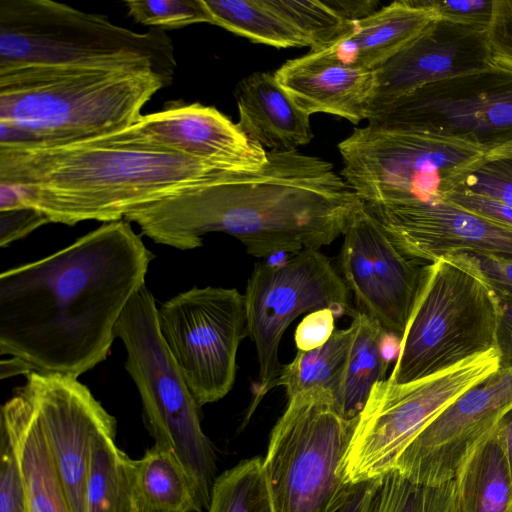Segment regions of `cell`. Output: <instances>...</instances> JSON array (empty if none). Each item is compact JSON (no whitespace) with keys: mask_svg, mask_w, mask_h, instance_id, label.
<instances>
[{"mask_svg":"<svg viewBox=\"0 0 512 512\" xmlns=\"http://www.w3.org/2000/svg\"><path fill=\"white\" fill-rule=\"evenodd\" d=\"M113 417L94 434L86 485V512H143L136 487L135 459L115 443Z\"/></svg>","mask_w":512,"mask_h":512,"instance_id":"obj_24","label":"cell"},{"mask_svg":"<svg viewBox=\"0 0 512 512\" xmlns=\"http://www.w3.org/2000/svg\"><path fill=\"white\" fill-rule=\"evenodd\" d=\"M77 379L32 371L21 387L35 410L71 512H86L92 438L113 416Z\"/></svg>","mask_w":512,"mask_h":512,"instance_id":"obj_16","label":"cell"},{"mask_svg":"<svg viewBox=\"0 0 512 512\" xmlns=\"http://www.w3.org/2000/svg\"><path fill=\"white\" fill-rule=\"evenodd\" d=\"M447 256L474 271L497 296L512 299V255L461 252Z\"/></svg>","mask_w":512,"mask_h":512,"instance_id":"obj_35","label":"cell"},{"mask_svg":"<svg viewBox=\"0 0 512 512\" xmlns=\"http://www.w3.org/2000/svg\"><path fill=\"white\" fill-rule=\"evenodd\" d=\"M25 65L142 67L166 86L177 66L164 30L135 32L52 0H0V69Z\"/></svg>","mask_w":512,"mask_h":512,"instance_id":"obj_5","label":"cell"},{"mask_svg":"<svg viewBox=\"0 0 512 512\" xmlns=\"http://www.w3.org/2000/svg\"><path fill=\"white\" fill-rule=\"evenodd\" d=\"M439 19L488 29L494 10V0H429Z\"/></svg>","mask_w":512,"mask_h":512,"instance_id":"obj_38","label":"cell"},{"mask_svg":"<svg viewBox=\"0 0 512 512\" xmlns=\"http://www.w3.org/2000/svg\"><path fill=\"white\" fill-rule=\"evenodd\" d=\"M355 425L327 390L288 398L263 460L274 512H332L341 503L351 484L338 471Z\"/></svg>","mask_w":512,"mask_h":512,"instance_id":"obj_9","label":"cell"},{"mask_svg":"<svg viewBox=\"0 0 512 512\" xmlns=\"http://www.w3.org/2000/svg\"><path fill=\"white\" fill-rule=\"evenodd\" d=\"M371 512H461V508L454 479L424 485L392 470L381 477Z\"/></svg>","mask_w":512,"mask_h":512,"instance_id":"obj_31","label":"cell"},{"mask_svg":"<svg viewBox=\"0 0 512 512\" xmlns=\"http://www.w3.org/2000/svg\"><path fill=\"white\" fill-rule=\"evenodd\" d=\"M274 75L293 102L309 115L332 114L353 124L369 117L376 88L374 70L307 53L285 62Z\"/></svg>","mask_w":512,"mask_h":512,"instance_id":"obj_20","label":"cell"},{"mask_svg":"<svg viewBox=\"0 0 512 512\" xmlns=\"http://www.w3.org/2000/svg\"><path fill=\"white\" fill-rule=\"evenodd\" d=\"M134 465L143 512L203 510L188 474L171 451L153 445Z\"/></svg>","mask_w":512,"mask_h":512,"instance_id":"obj_27","label":"cell"},{"mask_svg":"<svg viewBox=\"0 0 512 512\" xmlns=\"http://www.w3.org/2000/svg\"><path fill=\"white\" fill-rule=\"evenodd\" d=\"M438 19L429 0H400L353 22L333 44L308 53L345 65L375 70Z\"/></svg>","mask_w":512,"mask_h":512,"instance_id":"obj_21","label":"cell"},{"mask_svg":"<svg viewBox=\"0 0 512 512\" xmlns=\"http://www.w3.org/2000/svg\"><path fill=\"white\" fill-rule=\"evenodd\" d=\"M365 208L382 224L394 244L418 262L432 263L461 252L512 255V228L446 199Z\"/></svg>","mask_w":512,"mask_h":512,"instance_id":"obj_17","label":"cell"},{"mask_svg":"<svg viewBox=\"0 0 512 512\" xmlns=\"http://www.w3.org/2000/svg\"><path fill=\"white\" fill-rule=\"evenodd\" d=\"M497 320L498 298L474 271L451 256L428 263L388 380L410 383L495 349Z\"/></svg>","mask_w":512,"mask_h":512,"instance_id":"obj_8","label":"cell"},{"mask_svg":"<svg viewBox=\"0 0 512 512\" xmlns=\"http://www.w3.org/2000/svg\"><path fill=\"white\" fill-rule=\"evenodd\" d=\"M381 478L351 484L341 503L332 512H371Z\"/></svg>","mask_w":512,"mask_h":512,"instance_id":"obj_43","label":"cell"},{"mask_svg":"<svg viewBox=\"0 0 512 512\" xmlns=\"http://www.w3.org/2000/svg\"><path fill=\"white\" fill-rule=\"evenodd\" d=\"M338 149L341 176L365 206L445 200L488 153L460 136L370 123Z\"/></svg>","mask_w":512,"mask_h":512,"instance_id":"obj_6","label":"cell"},{"mask_svg":"<svg viewBox=\"0 0 512 512\" xmlns=\"http://www.w3.org/2000/svg\"><path fill=\"white\" fill-rule=\"evenodd\" d=\"M161 336L199 406L222 399L248 336L245 296L235 288L193 287L157 308Z\"/></svg>","mask_w":512,"mask_h":512,"instance_id":"obj_12","label":"cell"},{"mask_svg":"<svg viewBox=\"0 0 512 512\" xmlns=\"http://www.w3.org/2000/svg\"><path fill=\"white\" fill-rule=\"evenodd\" d=\"M497 296V295H496ZM496 349L500 368L512 366V299L497 296Z\"/></svg>","mask_w":512,"mask_h":512,"instance_id":"obj_42","label":"cell"},{"mask_svg":"<svg viewBox=\"0 0 512 512\" xmlns=\"http://www.w3.org/2000/svg\"><path fill=\"white\" fill-rule=\"evenodd\" d=\"M232 171L166 148L134 124L75 141L0 146V183L50 223L125 219L132 211Z\"/></svg>","mask_w":512,"mask_h":512,"instance_id":"obj_3","label":"cell"},{"mask_svg":"<svg viewBox=\"0 0 512 512\" xmlns=\"http://www.w3.org/2000/svg\"><path fill=\"white\" fill-rule=\"evenodd\" d=\"M0 366L1 379L18 374L28 375L29 373L34 371L28 363L17 357L3 359L0 363Z\"/></svg>","mask_w":512,"mask_h":512,"instance_id":"obj_46","label":"cell"},{"mask_svg":"<svg viewBox=\"0 0 512 512\" xmlns=\"http://www.w3.org/2000/svg\"><path fill=\"white\" fill-rule=\"evenodd\" d=\"M454 482L461 512H512V476L497 425L467 454Z\"/></svg>","mask_w":512,"mask_h":512,"instance_id":"obj_25","label":"cell"},{"mask_svg":"<svg viewBox=\"0 0 512 512\" xmlns=\"http://www.w3.org/2000/svg\"><path fill=\"white\" fill-rule=\"evenodd\" d=\"M354 333L351 322L348 328L335 330L322 346L298 350L290 363L282 365L276 386L285 387L288 398L313 389L327 390L334 398L342 384Z\"/></svg>","mask_w":512,"mask_h":512,"instance_id":"obj_28","label":"cell"},{"mask_svg":"<svg viewBox=\"0 0 512 512\" xmlns=\"http://www.w3.org/2000/svg\"><path fill=\"white\" fill-rule=\"evenodd\" d=\"M487 43L491 63L512 70V0H494Z\"/></svg>","mask_w":512,"mask_h":512,"instance_id":"obj_36","label":"cell"},{"mask_svg":"<svg viewBox=\"0 0 512 512\" xmlns=\"http://www.w3.org/2000/svg\"><path fill=\"white\" fill-rule=\"evenodd\" d=\"M127 14L136 23L167 30L210 23L203 0H126Z\"/></svg>","mask_w":512,"mask_h":512,"instance_id":"obj_33","label":"cell"},{"mask_svg":"<svg viewBox=\"0 0 512 512\" xmlns=\"http://www.w3.org/2000/svg\"><path fill=\"white\" fill-rule=\"evenodd\" d=\"M165 82L126 66L0 69V146L69 142L134 124Z\"/></svg>","mask_w":512,"mask_h":512,"instance_id":"obj_4","label":"cell"},{"mask_svg":"<svg viewBox=\"0 0 512 512\" xmlns=\"http://www.w3.org/2000/svg\"><path fill=\"white\" fill-rule=\"evenodd\" d=\"M500 368L497 349L406 384L377 382L356 420L338 474L346 484L393 470L409 443L471 387Z\"/></svg>","mask_w":512,"mask_h":512,"instance_id":"obj_10","label":"cell"},{"mask_svg":"<svg viewBox=\"0 0 512 512\" xmlns=\"http://www.w3.org/2000/svg\"><path fill=\"white\" fill-rule=\"evenodd\" d=\"M512 409V366L471 387L431 421L397 458L393 470L411 482L454 479L467 454Z\"/></svg>","mask_w":512,"mask_h":512,"instance_id":"obj_15","label":"cell"},{"mask_svg":"<svg viewBox=\"0 0 512 512\" xmlns=\"http://www.w3.org/2000/svg\"><path fill=\"white\" fill-rule=\"evenodd\" d=\"M47 223L49 218L32 207L0 211V246L6 247Z\"/></svg>","mask_w":512,"mask_h":512,"instance_id":"obj_39","label":"cell"},{"mask_svg":"<svg viewBox=\"0 0 512 512\" xmlns=\"http://www.w3.org/2000/svg\"><path fill=\"white\" fill-rule=\"evenodd\" d=\"M336 315L331 309L308 313L295 331L298 350L308 351L325 344L335 331Z\"/></svg>","mask_w":512,"mask_h":512,"instance_id":"obj_41","label":"cell"},{"mask_svg":"<svg viewBox=\"0 0 512 512\" xmlns=\"http://www.w3.org/2000/svg\"><path fill=\"white\" fill-rule=\"evenodd\" d=\"M446 200L493 222L512 228V207L493 198L456 188Z\"/></svg>","mask_w":512,"mask_h":512,"instance_id":"obj_40","label":"cell"},{"mask_svg":"<svg viewBox=\"0 0 512 512\" xmlns=\"http://www.w3.org/2000/svg\"><path fill=\"white\" fill-rule=\"evenodd\" d=\"M360 203L333 165L297 151L267 152L257 171H227L142 206L125 220L155 243L180 250L223 232L257 258L318 250L343 235Z\"/></svg>","mask_w":512,"mask_h":512,"instance_id":"obj_2","label":"cell"},{"mask_svg":"<svg viewBox=\"0 0 512 512\" xmlns=\"http://www.w3.org/2000/svg\"><path fill=\"white\" fill-rule=\"evenodd\" d=\"M245 296L248 336L257 353L259 379L245 423L263 397L276 386L282 365L280 341L290 323L303 313L331 309L350 313L349 290L331 261L307 249L281 263H256Z\"/></svg>","mask_w":512,"mask_h":512,"instance_id":"obj_11","label":"cell"},{"mask_svg":"<svg viewBox=\"0 0 512 512\" xmlns=\"http://www.w3.org/2000/svg\"><path fill=\"white\" fill-rule=\"evenodd\" d=\"M134 126L166 148L228 170L257 171L267 162V151L212 106L171 101Z\"/></svg>","mask_w":512,"mask_h":512,"instance_id":"obj_19","label":"cell"},{"mask_svg":"<svg viewBox=\"0 0 512 512\" xmlns=\"http://www.w3.org/2000/svg\"><path fill=\"white\" fill-rule=\"evenodd\" d=\"M115 334L124 343L125 368L139 391L154 445L178 458L203 509H208L216 479L215 453L201 428V406L161 336L155 299L146 285L128 302Z\"/></svg>","mask_w":512,"mask_h":512,"instance_id":"obj_7","label":"cell"},{"mask_svg":"<svg viewBox=\"0 0 512 512\" xmlns=\"http://www.w3.org/2000/svg\"><path fill=\"white\" fill-rule=\"evenodd\" d=\"M0 512H28L22 475L15 453L2 436Z\"/></svg>","mask_w":512,"mask_h":512,"instance_id":"obj_37","label":"cell"},{"mask_svg":"<svg viewBox=\"0 0 512 512\" xmlns=\"http://www.w3.org/2000/svg\"><path fill=\"white\" fill-rule=\"evenodd\" d=\"M350 315L355 333L334 405L344 419L356 421L373 386L385 380L388 360L384 352V339L387 334L358 310H351Z\"/></svg>","mask_w":512,"mask_h":512,"instance_id":"obj_26","label":"cell"},{"mask_svg":"<svg viewBox=\"0 0 512 512\" xmlns=\"http://www.w3.org/2000/svg\"><path fill=\"white\" fill-rule=\"evenodd\" d=\"M491 65L486 29L438 18L374 70L371 110L428 83Z\"/></svg>","mask_w":512,"mask_h":512,"instance_id":"obj_18","label":"cell"},{"mask_svg":"<svg viewBox=\"0 0 512 512\" xmlns=\"http://www.w3.org/2000/svg\"><path fill=\"white\" fill-rule=\"evenodd\" d=\"M305 40L311 52L346 35L353 22L343 18L327 1L266 0Z\"/></svg>","mask_w":512,"mask_h":512,"instance_id":"obj_32","label":"cell"},{"mask_svg":"<svg viewBox=\"0 0 512 512\" xmlns=\"http://www.w3.org/2000/svg\"><path fill=\"white\" fill-rule=\"evenodd\" d=\"M512 156V141H509L497 148L490 150L485 159H493L498 157H511Z\"/></svg>","mask_w":512,"mask_h":512,"instance_id":"obj_47","label":"cell"},{"mask_svg":"<svg viewBox=\"0 0 512 512\" xmlns=\"http://www.w3.org/2000/svg\"><path fill=\"white\" fill-rule=\"evenodd\" d=\"M1 432L17 458L28 512H71L35 410L21 386L2 406Z\"/></svg>","mask_w":512,"mask_h":512,"instance_id":"obj_22","label":"cell"},{"mask_svg":"<svg viewBox=\"0 0 512 512\" xmlns=\"http://www.w3.org/2000/svg\"><path fill=\"white\" fill-rule=\"evenodd\" d=\"M458 188L512 207V156L485 159L464 178Z\"/></svg>","mask_w":512,"mask_h":512,"instance_id":"obj_34","label":"cell"},{"mask_svg":"<svg viewBox=\"0 0 512 512\" xmlns=\"http://www.w3.org/2000/svg\"><path fill=\"white\" fill-rule=\"evenodd\" d=\"M367 120L460 136L489 152L512 141V70L491 65L428 83L372 109Z\"/></svg>","mask_w":512,"mask_h":512,"instance_id":"obj_13","label":"cell"},{"mask_svg":"<svg viewBox=\"0 0 512 512\" xmlns=\"http://www.w3.org/2000/svg\"><path fill=\"white\" fill-rule=\"evenodd\" d=\"M343 18L350 22L366 18L376 12L378 1L326 0Z\"/></svg>","mask_w":512,"mask_h":512,"instance_id":"obj_44","label":"cell"},{"mask_svg":"<svg viewBox=\"0 0 512 512\" xmlns=\"http://www.w3.org/2000/svg\"><path fill=\"white\" fill-rule=\"evenodd\" d=\"M208 512H274L263 460L241 461L216 477Z\"/></svg>","mask_w":512,"mask_h":512,"instance_id":"obj_30","label":"cell"},{"mask_svg":"<svg viewBox=\"0 0 512 512\" xmlns=\"http://www.w3.org/2000/svg\"><path fill=\"white\" fill-rule=\"evenodd\" d=\"M343 236L340 270L358 311L400 341L420 290L424 266L394 244L361 201Z\"/></svg>","mask_w":512,"mask_h":512,"instance_id":"obj_14","label":"cell"},{"mask_svg":"<svg viewBox=\"0 0 512 512\" xmlns=\"http://www.w3.org/2000/svg\"><path fill=\"white\" fill-rule=\"evenodd\" d=\"M239 129L263 148L297 151L313 138L310 115L279 85L275 75L254 72L236 88Z\"/></svg>","mask_w":512,"mask_h":512,"instance_id":"obj_23","label":"cell"},{"mask_svg":"<svg viewBox=\"0 0 512 512\" xmlns=\"http://www.w3.org/2000/svg\"><path fill=\"white\" fill-rule=\"evenodd\" d=\"M211 24L277 48L307 46L303 37L266 0H203Z\"/></svg>","mask_w":512,"mask_h":512,"instance_id":"obj_29","label":"cell"},{"mask_svg":"<svg viewBox=\"0 0 512 512\" xmlns=\"http://www.w3.org/2000/svg\"><path fill=\"white\" fill-rule=\"evenodd\" d=\"M504 443V449L512 476V409H510L497 424Z\"/></svg>","mask_w":512,"mask_h":512,"instance_id":"obj_45","label":"cell"},{"mask_svg":"<svg viewBox=\"0 0 512 512\" xmlns=\"http://www.w3.org/2000/svg\"><path fill=\"white\" fill-rule=\"evenodd\" d=\"M153 253L125 219L0 275V354L74 378L103 362Z\"/></svg>","mask_w":512,"mask_h":512,"instance_id":"obj_1","label":"cell"}]
</instances>
